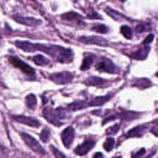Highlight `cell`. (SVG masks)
Returning a JSON list of instances; mask_svg holds the SVG:
<instances>
[{
    "label": "cell",
    "mask_w": 158,
    "mask_h": 158,
    "mask_svg": "<svg viewBox=\"0 0 158 158\" xmlns=\"http://www.w3.org/2000/svg\"><path fill=\"white\" fill-rule=\"evenodd\" d=\"M94 63V60L91 56H88L85 57L83 60V63H82L81 66H80V69L81 70H86V69H89L91 66V65Z\"/></svg>",
    "instance_id": "cell-24"
},
{
    "label": "cell",
    "mask_w": 158,
    "mask_h": 158,
    "mask_svg": "<svg viewBox=\"0 0 158 158\" xmlns=\"http://www.w3.org/2000/svg\"><path fill=\"white\" fill-rule=\"evenodd\" d=\"M96 69L100 72H106L108 73H118L120 71L114 63L107 58H102L101 60L96 65Z\"/></svg>",
    "instance_id": "cell-5"
},
{
    "label": "cell",
    "mask_w": 158,
    "mask_h": 158,
    "mask_svg": "<svg viewBox=\"0 0 158 158\" xmlns=\"http://www.w3.org/2000/svg\"><path fill=\"white\" fill-rule=\"evenodd\" d=\"M40 138L44 143H46L49 139V131L48 130L44 129L42 131L41 134H40Z\"/></svg>",
    "instance_id": "cell-28"
},
{
    "label": "cell",
    "mask_w": 158,
    "mask_h": 158,
    "mask_svg": "<svg viewBox=\"0 0 158 158\" xmlns=\"http://www.w3.org/2000/svg\"><path fill=\"white\" fill-rule=\"evenodd\" d=\"M96 141L93 139H87L85 140L82 144L79 145L75 149L74 152L76 154L79 156H83L87 154L91 149L94 148L95 146Z\"/></svg>",
    "instance_id": "cell-12"
},
{
    "label": "cell",
    "mask_w": 158,
    "mask_h": 158,
    "mask_svg": "<svg viewBox=\"0 0 158 158\" xmlns=\"http://www.w3.org/2000/svg\"><path fill=\"white\" fill-rule=\"evenodd\" d=\"M22 139L23 141L26 143V144L36 154H40V155H45L46 154V151L43 149V147L40 144L38 141L35 139H34L32 136L29 135L28 134L26 133H21L20 134Z\"/></svg>",
    "instance_id": "cell-2"
},
{
    "label": "cell",
    "mask_w": 158,
    "mask_h": 158,
    "mask_svg": "<svg viewBox=\"0 0 158 158\" xmlns=\"http://www.w3.org/2000/svg\"><path fill=\"white\" fill-rule=\"evenodd\" d=\"M34 63L37 66H46L49 63V61L46 58L45 56H43V55H36L34 56L33 58H32Z\"/></svg>",
    "instance_id": "cell-23"
},
{
    "label": "cell",
    "mask_w": 158,
    "mask_h": 158,
    "mask_svg": "<svg viewBox=\"0 0 158 158\" xmlns=\"http://www.w3.org/2000/svg\"><path fill=\"white\" fill-rule=\"evenodd\" d=\"M105 12L108 14L110 17H112L114 19L117 20V21H120V20H124V19H128L127 18H126V16L122 15L121 13H120L117 11L114 10V9H111V8H106L105 9Z\"/></svg>",
    "instance_id": "cell-20"
},
{
    "label": "cell",
    "mask_w": 158,
    "mask_h": 158,
    "mask_svg": "<svg viewBox=\"0 0 158 158\" xmlns=\"http://www.w3.org/2000/svg\"><path fill=\"white\" fill-rule=\"evenodd\" d=\"M36 49L38 50L47 53L52 56L56 61L62 63H71L73 60V53L69 49L62 47L60 46H53V45L46 44H35Z\"/></svg>",
    "instance_id": "cell-1"
},
{
    "label": "cell",
    "mask_w": 158,
    "mask_h": 158,
    "mask_svg": "<svg viewBox=\"0 0 158 158\" xmlns=\"http://www.w3.org/2000/svg\"><path fill=\"white\" fill-rule=\"evenodd\" d=\"M114 143H115V140H114V138H111V137H109L106 140V141L103 143V148L106 150V151H111L114 148Z\"/></svg>",
    "instance_id": "cell-27"
},
{
    "label": "cell",
    "mask_w": 158,
    "mask_h": 158,
    "mask_svg": "<svg viewBox=\"0 0 158 158\" xmlns=\"http://www.w3.org/2000/svg\"><path fill=\"white\" fill-rule=\"evenodd\" d=\"M14 44H15V46L17 48H19V49L26 52H33L37 49L35 44L31 43L28 41H19V40H16V41H15Z\"/></svg>",
    "instance_id": "cell-14"
},
{
    "label": "cell",
    "mask_w": 158,
    "mask_h": 158,
    "mask_svg": "<svg viewBox=\"0 0 158 158\" xmlns=\"http://www.w3.org/2000/svg\"><path fill=\"white\" fill-rule=\"evenodd\" d=\"M2 38V36H1V34H0V39H1Z\"/></svg>",
    "instance_id": "cell-39"
},
{
    "label": "cell",
    "mask_w": 158,
    "mask_h": 158,
    "mask_svg": "<svg viewBox=\"0 0 158 158\" xmlns=\"http://www.w3.org/2000/svg\"><path fill=\"white\" fill-rule=\"evenodd\" d=\"M92 30L95 31V32H98V33L105 34L106 33V32H108L109 29H108V27H106L105 25L100 24V25H95L94 26H93Z\"/></svg>",
    "instance_id": "cell-26"
},
{
    "label": "cell",
    "mask_w": 158,
    "mask_h": 158,
    "mask_svg": "<svg viewBox=\"0 0 158 158\" xmlns=\"http://www.w3.org/2000/svg\"><path fill=\"white\" fill-rule=\"evenodd\" d=\"M114 96V94H108V95L103 96V97H98L94 98L90 102L88 103L89 106H100L102 105L105 104L106 102L109 101L112 97Z\"/></svg>",
    "instance_id": "cell-17"
},
{
    "label": "cell",
    "mask_w": 158,
    "mask_h": 158,
    "mask_svg": "<svg viewBox=\"0 0 158 158\" xmlns=\"http://www.w3.org/2000/svg\"><path fill=\"white\" fill-rule=\"evenodd\" d=\"M73 75L69 72H62L52 73L49 76V80L57 85H65L73 80Z\"/></svg>",
    "instance_id": "cell-7"
},
{
    "label": "cell",
    "mask_w": 158,
    "mask_h": 158,
    "mask_svg": "<svg viewBox=\"0 0 158 158\" xmlns=\"http://www.w3.org/2000/svg\"><path fill=\"white\" fill-rule=\"evenodd\" d=\"M62 19L64 20L66 23H70L72 26H77V27L83 28L85 27L86 24L83 20V16L75 12H69L63 14L61 15Z\"/></svg>",
    "instance_id": "cell-3"
},
{
    "label": "cell",
    "mask_w": 158,
    "mask_h": 158,
    "mask_svg": "<svg viewBox=\"0 0 158 158\" xmlns=\"http://www.w3.org/2000/svg\"><path fill=\"white\" fill-rule=\"evenodd\" d=\"M93 158H103V154L100 152L96 153V154H94V157Z\"/></svg>",
    "instance_id": "cell-35"
},
{
    "label": "cell",
    "mask_w": 158,
    "mask_h": 158,
    "mask_svg": "<svg viewBox=\"0 0 158 158\" xmlns=\"http://www.w3.org/2000/svg\"><path fill=\"white\" fill-rule=\"evenodd\" d=\"M107 83V80H104V79H102L98 77H88L84 82L85 84L87 85V86H104Z\"/></svg>",
    "instance_id": "cell-16"
},
{
    "label": "cell",
    "mask_w": 158,
    "mask_h": 158,
    "mask_svg": "<svg viewBox=\"0 0 158 158\" xmlns=\"http://www.w3.org/2000/svg\"><path fill=\"white\" fill-rule=\"evenodd\" d=\"M154 38V35H153V34H150V35H148V37H146V39L143 40V44H144V45L149 44V43H151V42L153 41Z\"/></svg>",
    "instance_id": "cell-33"
},
{
    "label": "cell",
    "mask_w": 158,
    "mask_h": 158,
    "mask_svg": "<svg viewBox=\"0 0 158 158\" xmlns=\"http://www.w3.org/2000/svg\"><path fill=\"white\" fill-rule=\"evenodd\" d=\"M151 132L154 134V135L158 137V127H154L151 129Z\"/></svg>",
    "instance_id": "cell-34"
},
{
    "label": "cell",
    "mask_w": 158,
    "mask_h": 158,
    "mask_svg": "<svg viewBox=\"0 0 158 158\" xmlns=\"http://www.w3.org/2000/svg\"><path fill=\"white\" fill-rule=\"evenodd\" d=\"M132 86H136L139 89H144L152 86V83H151V80L147 78L136 79L132 82Z\"/></svg>",
    "instance_id": "cell-19"
},
{
    "label": "cell",
    "mask_w": 158,
    "mask_h": 158,
    "mask_svg": "<svg viewBox=\"0 0 158 158\" xmlns=\"http://www.w3.org/2000/svg\"><path fill=\"white\" fill-rule=\"evenodd\" d=\"M135 30L137 33H142V32H143L146 30V26L143 24H140L138 26H137Z\"/></svg>",
    "instance_id": "cell-32"
},
{
    "label": "cell",
    "mask_w": 158,
    "mask_h": 158,
    "mask_svg": "<svg viewBox=\"0 0 158 158\" xmlns=\"http://www.w3.org/2000/svg\"><path fill=\"white\" fill-rule=\"evenodd\" d=\"M51 149H52V153H53L54 156L56 158H66L64 154L63 153L60 152L58 149H56V148H54L53 146H51Z\"/></svg>",
    "instance_id": "cell-30"
},
{
    "label": "cell",
    "mask_w": 158,
    "mask_h": 158,
    "mask_svg": "<svg viewBox=\"0 0 158 158\" xmlns=\"http://www.w3.org/2000/svg\"><path fill=\"white\" fill-rule=\"evenodd\" d=\"M32 1H35V0H32Z\"/></svg>",
    "instance_id": "cell-41"
},
{
    "label": "cell",
    "mask_w": 158,
    "mask_h": 158,
    "mask_svg": "<svg viewBox=\"0 0 158 158\" xmlns=\"http://www.w3.org/2000/svg\"><path fill=\"white\" fill-rule=\"evenodd\" d=\"M43 116H44L45 118L48 120L50 123L53 124L54 126L56 127H60L63 124L60 122V118L58 117V116L56 114L55 110L50 109V108H45L43 110Z\"/></svg>",
    "instance_id": "cell-13"
},
{
    "label": "cell",
    "mask_w": 158,
    "mask_h": 158,
    "mask_svg": "<svg viewBox=\"0 0 158 158\" xmlns=\"http://www.w3.org/2000/svg\"><path fill=\"white\" fill-rule=\"evenodd\" d=\"M147 130H148V127L145 125L136 127L127 133V137H130V138L131 137H140L145 134Z\"/></svg>",
    "instance_id": "cell-18"
},
{
    "label": "cell",
    "mask_w": 158,
    "mask_h": 158,
    "mask_svg": "<svg viewBox=\"0 0 158 158\" xmlns=\"http://www.w3.org/2000/svg\"><path fill=\"white\" fill-rule=\"evenodd\" d=\"M26 104L28 108L31 110H35V106L37 104L36 97L34 94H29V95L26 96Z\"/></svg>",
    "instance_id": "cell-22"
},
{
    "label": "cell",
    "mask_w": 158,
    "mask_h": 158,
    "mask_svg": "<svg viewBox=\"0 0 158 158\" xmlns=\"http://www.w3.org/2000/svg\"><path fill=\"white\" fill-rule=\"evenodd\" d=\"M114 158H122L121 157H114Z\"/></svg>",
    "instance_id": "cell-38"
},
{
    "label": "cell",
    "mask_w": 158,
    "mask_h": 158,
    "mask_svg": "<svg viewBox=\"0 0 158 158\" xmlns=\"http://www.w3.org/2000/svg\"><path fill=\"white\" fill-rule=\"evenodd\" d=\"M9 62L15 68H18L19 69L22 71L24 73L29 76H33L35 74V70L31 67L30 66L26 63L25 62L22 61L19 58L16 56H9Z\"/></svg>",
    "instance_id": "cell-6"
},
{
    "label": "cell",
    "mask_w": 158,
    "mask_h": 158,
    "mask_svg": "<svg viewBox=\"0 0 158 158\" xmlns=\"http://www.w3.org/2000/svg\"><path fill=\"white\" fill-rule=\"evenodd\" d=\"M11 118L15 122L27 125V126L31 127L37 128L40 126V123L38 120L30 117H26V116H20V115H12Z\"/></svg>",
    "instance_id": "cell-9"
},
{
    "label": "cell",
    "mask_w": 158,
    "mask_h": 158,
    "mask_svg": "<svg viewBox=\"0 0 158 158\" xmlns=\"http://www.w3.org/2000/svg\"><path fill=\"white\" fill-rule=\"evenodd\" d=\"M157 77H158V73H157Z\"/></svg>",
    "instance_id": "cell-40"
},
{
    "label": "cell",
    "mask_w": 158,
    "mask_h": 158,
    "mask_svg": "<svg viewBox=\"0 0 158 158\" xmlns=\"http://www.w3.org/2000/svg\"><path fill=\"white\" fill-rule=\"evenodd\" d=\"M150 50H151V48L149 46H144L143 48H140L138 50L131 54V57L137 60H144L148 57Z\"/></svg>",
    "instance_id": "cell-15"
},
{
    "label": "cell",
    "mask_w": 158,
    "mask_h": 158,
    "mask_svg": "<svg viewBox=\"0 0 158 158\" xmlns=\"http://www.w3.org/2000/svg\"><path fill=\"white\" fill-rule=\"evenodd\" d=\"M140 117V114L135 112H131V111H124V112L118 113L114 115L110 116V117H107L103 120L102 124L104 125L106 123H108L110 120H114L115 119H120L122 120H125V121H132V120L138 119Z\"/></svg>",
    "instance_id": "cell-4"
},
{
    "label": "cell",
    "mask_w": 158,
    "mask_h": 158,
    "mask_svg": "<svg viewBox=\"0 0 158 158\" xmlns=\"http://www.w3.org/2000/svg\"><path fill=\"white\" fill-rule=\"evenodd\" d=\"M87 106H89L88 103H86V101H81V100H80V101H76L70 103V104L68 106V108H69L70 110L77 111L84 109V108H86Z\"/></svg>",
    "instance_id": "cell-21"
},
{
    "label": "cell",
    "mask_w": 158,
    "mask_h": 158,
    "mask_svg": "<svg viewBox=\"0 0 158 158\" xmlns=\"http://www.w3.org/2000/svg\"><path fill=\"white\" fill-rule=\"evenodd\" d=\"M79 41L82 43L87 45H97L100 46H107L108 42L104 38L97 35L91 36H82L79 38Z\"/></svg>",
    "instance_id": "cell-8"
},
{
    "label": "cell",
    "mask_w": 158,
    "mask_h": 158,
    "mask_svg": "<svg viewBox=\"0 0 158 158\" xmlns=\"http://www.w3.org/2000/svg\"><path fill=\"white\" fill-rule=\"evenodd\" d=\"M12 19L20 24L28 26H33V27L40 26L43 23V22L40 19H37L32 18V17H24L19 15H14L12 16Z\"/></svg>",
    "instance_id": "cell-10"
},
{
    "label": "cell",
    "mask_w": 158,
    "mask_h": 158,
    "mask_svg": "<svg viewBox=\"0 0 158 158\" xmlns=\"http://www.w3.org/2000/svg\"><path fill=\"white\" fill-rule=\"evenodd\" d=\"M145 153H146V150H145L144 148H142V149H140V151H137V153H135L134 154H133L132 158H140L142 156L144 155Z\"/></svg>",
    "instance_id": "cell-31"
},
{
    "label": "cell",
    "mask_w": 158,
    "mask_h": 158,
    "mask_svg": "<svg viewBox=\"0 0 158 158\" xmlns=\"http://www.w3.org/2000/svg\"><path fill=\"white\" fill-rule=\"evenodd\" d=\"M74 137H75V131L73 127H68L62 132V142L66 148H70L74 140Z\"/></svg>",
    "instance_id": "cell-11"
},
{
    "label": "cell",
    "mask_w": 158,
    "mask_h": 158,
    "mask_svg": "<svg viewBox=\"0 0 158 158\" xmlns=\"http://www.w3.org/2000/svg\"><path fill=\"white\" fill-rule=\"evenodd\" d=\"M154 123H157V124H158V120H156V121L154 122Z\"/></svg>",
    "instance_id": "cell-37"
},
{
    "label": "cell",
    "mask_w": 158,
    "mask_h": 158,
    "mask_svg": "<svg viewBox=\"0 0 158 158\" xmlns=\"http://www.w3.org/2000/svg\"><path fill=\"white\" fill-rule=\"evenodd\" d=\"M120 131V125L119 124H115L114 126H112L111 127L108 128L106 131V134H111V135H114V134H117L118 131Z\"/></svg>",
    "instance_id": "cell-29"
},
{
    "label": "cell",
    "mask_w": 158,
    "mask_h": 158,
    "mask_svg": "<svg viewBox=\"0 0 158 158\" xmlns=\"http://www.w3.org/2000/svg\"><path fill=\"white\" fill-rule=\"evenodd\" d=\"M120 32L123 34V36L125 38L128 39V40H131L133 37V32H132V29H131V27H129L128 26H121L120 28Z\"/></svg>",
    "instance_id": "cell-25"
},
{
    "label": "cell",
    "mask_w": 158,
    "mask_h": 158,
    "mask_svg": "<svg viewBox=\"0 0 158 158\" xmlns=\"http://www.w3.org/2000/svg\"><path fill=\"white\" fill-rule=\"evenodd\" d=\"M119 1H120V2H125V1H126V0H119Z\"/></svg>",
    "instance_id": "cell-36"
}]
</instances>
